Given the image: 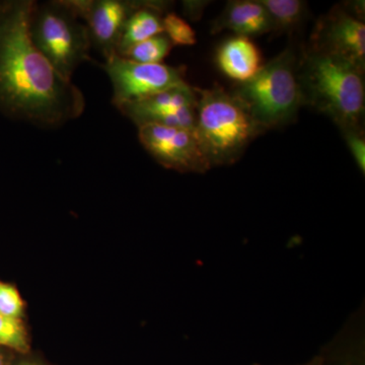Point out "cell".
<instances>
[{
	"label": "cell",
	"instance_id": "d6986e66",
	"mask_svg": "<svg viewBox=\"0 0 365 365\" xmlns=\"http://www.w3.org/2000/svg\"><path fill=\"white\" fill-rule=\"evenodd\" d=\"M353 158L362 174L365 173V139L364 130H352L342 133Z\"/></svg>",
	"mask_w": 365,
	"mask_h": 365
},
{
	"label": "cell",
	"instance_id": "8fae6325",
	"mask_svg": "<svg viewBox=\"0 0 365 365\" xmlns=\"http://www.w3.org/2000/svg\"><path fill=\"white\" fill-rule=\"evenodd\" d=\"M225 30L250 38L272 33V26L267 11L259 0H232L211 26L212 34Z\"/></svg>",
	"mask_w": 365,
	"mask_h": 365
},
{
	"label": "cell",
	"instance_id": "9c48e42d",
	"mask_svg": "<svg viewBox=\"0 0 365 365\" xmlns=\"http://www.w3.org/2000/svg\"><path fill=\"white\" fill-rule=\"evenodd\" d=\"M138 138L145 150L165 169L199 174L211 169L194 131L144 125L138 128Z\"/></svg>",
	"mask_w": 365,
	"mask_h": 365
},
{
	"label": "cell",
	"instance_id": "8992f818",
	"mask_svg": "<svg viewBox=\"0 0 365 365\" xmlns=\"http://www.w3.org/2000/svg\"><path fill=\"white\" fill-rule=\"evenodd\" d=\"M103 68L111 81L115 107L187 83L182 67L138 63L117 54L106 58Z\"/></svg>",
	"mask_w": 365,
	"mask_h": 365
},
{
	"label": "cell",
	"instance_id": "277c9868",
	"mask_svg": "<svg viewBox=\"0 0 365 365\" xmlns=\"http://www.w3.org/2000/svg\"><path fill=\"white\" fill-rule=\"evenodd\" d=\"M299 51L287 46L254 78L230 91L264 132L292 123L304 107L297 78Z\"/></svg>",
	"mask_w": 365,
	"mask_h": 365
},
{
	"label": "cell",
	"instance_id": "603a6c76",
	"mask_svg": "<svg viewBox=\"0 0 365 365\" xmlns=\"http://www.w3.org/2000/svg\"><path fill=\"white\" fill-rule=\"evenodd\" d=\"M11 364H9V360H7L6 354H4V352L2 351L1 349H0V365H9Z\"/></svg>",
	"mask_w": 365,
	"mask_h": 365
},
{
	"label": "cell",
	"instance_id": "7c38bea8",
	"mask_svg": "<svg viewBox=\"0 0 365 365\" xmlns=\"http://www.w3.org/2000/svg\"><path fill=\"white\" fill-rule=\"evenodd\" d=\"M216 64L222 73L237 83L254 78L263 66L259 48L250 38L240 36L225 41L218 47Z\"/></svg>",
	"mask_w": 365,
	"mask_h": 365
},
{
	"label": "cell",
	"instance_id": "5bb4252c",
	"mask_svg": "<svg viewBox=\"0 0 365 365\" xmlns=\"http://www.w3.org/2000/svg\"><path fill=\"white\" fill-rule=\"evenodd\" d=\"M270 18L276 35L297 32L306 21L307 4L300 0H259Z\"/></svg>",
	"mask_w": 365,
	"mask_h": 365
},
{
	"label": "cell",
	"instance_id": "ac0fdd59",
	"mask_svg": "<svg viewBox=\"0 0 365 365\" xmlns=\"http://www.w3.org/2000/svg\"><path fill=\"white\" fill-rule=\"evenodd\" d=\"M25 307V302L14 285L0 283V316L21 319Z\"/></svg>",
	"mask_w": 365,
	"mask_h": 365
},
{
	"label": "cell",
	"instance_id": "7a4b0ae2",
	"mask_svg": "<svg viewBox=\"0 0 365 365\" xmlns=\"http://www.w3.org/2000/svg\"><path fill=\"white\" fill-rule=\"evenodd\" d=\"M297 78L304 106L330 118L342 133L364 130V71L346 60L304 47Z\"/></svg>",
	"mask_w": 365,
	"mask_h": 365
},
{
	"label": "cell",
	"instance_id": "52a82bcc",
	"mask_svg": "<svg viewBox=\"0 0 365 365\" xmlns=\"http://www.w3.org/2000/svg\"><path fill=\"white\" fill-rule=\"evenodd\" d=\"M307 47L346 60L364 72V19L353 13L347 4H338L317 21Z\"/></svg>",
	"mask_w": 365,
	"mask_h": 365
},
{
	"label": "cell",
	"instance_id": "e0dca14e",
	"mask_svg": "<svg viewBox=\"0 0 365 365\" xmlns=\"http://www.w3.org/2000/svg\"><path fill=\"white\" fill-rule=\"evenodd\" d=\"M163 34L173 45L193 46L196 44V33L192 26L174 13H167L163 19Z\"/></svg>",
	"mask_w": 365,
	"mask_h": 365
},
{
	"label": "cell",
	"instance_id": "6da1fadb",
	"mask_svg": "<svg viewBox=\"0 0 365 365\" xmlns=\"http://www.w3.org/2000/svg\"><path fill=\"white\" fill-rule=\"evenodd\" d=\"M33 4L0 1V113L41 128H58L83 115L86 98L34 46L29 35Z\"/></svg>",
	"mask_w": 365,
	"mask_h": 365
},
{
	"label": "cell",
	"instance_id": "ffe728a7",
	"mask_svg": "<svg viewBox=\"0 0 365 365\" xmlns=\"http://www.w3.org/2000/svg\"><path fill=\"white\" fill-rule=\"evenodd\" d=\"M209 1H193V0H189V1H182V14L189 18L192 21L200 20L201 16L207 7Z\"/></svg>",
	"mask_w": 365,
	"mask_h": 365
},
{
	"label": "cell",
	"instance_id": "2e32d148",
	"mask_svg": "<svg viewBox=\"0 0 365 365\" xmlns=\"http://www.w3.org/2000/svg\"><path fill=\"white\" fill-rule=\"evenodd\" d=\"M0 347L21 355L30 352V339L23 319L0 316Z\"/></svg>",
	"mask_w": 365,
	"mask_h": 365
},
{
	"label": "cell",
	"instance_id": "44dd1931",
	"mask_svg": "<svg viewBox=\"0 0 365 365\" xmlns=\"http://www.w3.org/2000/svg\"><path fill=\"white\" fill-rule=\"evenodd\" d=\"M9 365H47L44 362L41 361L39 359H36L35 357H28L26 355H23L21 359L16 360L14 364Z\"/></svg>",
	"mask_w": 365,
	"mask_h": 365
},
{
	"label": "cell",
	"instance_id": "7402d4cb",
	"mask_svg": "<svg viewBox=\"0 0 365 365\" xmlns=\"http://www.w3.org/2000/svg\"><path fill=\"white\" fill-rule=\"evenodd\" d=\"M304 365H324V360L322 359V357H316V359L312 360V361H309V364Z\"/></svg>",
	"mask_w": 365,
	"mask_h": 365
},
{
	"label": "cell",
	"instance_id": "3957f363",
	"mask_svg": "<svg viewBox=\"0 0 365 365\" xmlns=\"http://www.w3.org/2000/svg\"><path fill=\"white\" fill-rule=\"evenodd\" d=\"M195 90V134L204 155L211 168L234 165L264 131L230 91L218 85Z\"/></svg>",
	"mask_w": 365,
	"mask_h": 365
},
{
	"label": "cell",
	"instance_id": "30bf717a",
	"mask_svg": "<svg viewBox=\"0 0 365 365\" xmlns=\"http://www.w3.org/2000/svg\"><path fill=\"white\" fill-rule=\"evenodd\" d=\"M85 21L91 45L106 58L116 54L125 24L143 1L131 0H66Z\"/></svg>",
	"mask_w": 365,
	"mask_h": 365
},
{
	"label": "cell",
	"instance_id": "9a60e30c",
	"mask_svg": "<svg viewBox=\"0 0 365 365\" xmlns=\"http://www.w3.org/2000/svg\"><path fill=\"white\" fill-rule=\"evenodd\" d=\"M173 46L174 45L169 38L165 34H160L143 41L138 44L131 46L126 51L118 56L138 62V63L158 64L162 63L163 60L169 55Z\"/></svg>",
	"mask_w": 365,
	"mask_h": 365
},
{
	"label": "cell",
	"instance_id": "4fadbf2b",
	"mask_svg": "<svg viewBox=\"0 0 365 365\" xmlns=\"http://www.w3.org/2000/svg\"><path fill=\"white\" fill-rule=\"evenodd\" d=\"M168 6L165 1H143L125 24L116 54L121 55L131 46L163 34V14Z\"/></svg>",
	"mask_w": 365,
	"mask_h": 365
},
{
	"label": "cell",
	"instance_id": "ba28073f",
	"mask_svg": "<svg viewBox=\"0 0 365 365\" xmlns=\"http://www.w3.org/2000/svg\"><path fill=\"white\" fill-rule=\"evenodd\" d=\"M197 93L188 83L118 106L137 127L160 125L195 132Z\"/></svg>",
	"mask_w": 365,
	"mask_h": 365
},
{
	"label": "cell",
	"instance_id": "5b68a950",
	"mask_svg": "<svg viewBox=\"0 0 365 365\" xmlns=\"http://www.w3.org/2000/svg\"><path fill=\"white\" fill-rule=\"evenodd\" d=\"M29 35L34 46L67 81H71L74 71L91 59L93 45L88 26L66 0L34 1Z\"/></svg>",
	"mask_w": 365,
	"mask_h": 365
}]
</instances>
